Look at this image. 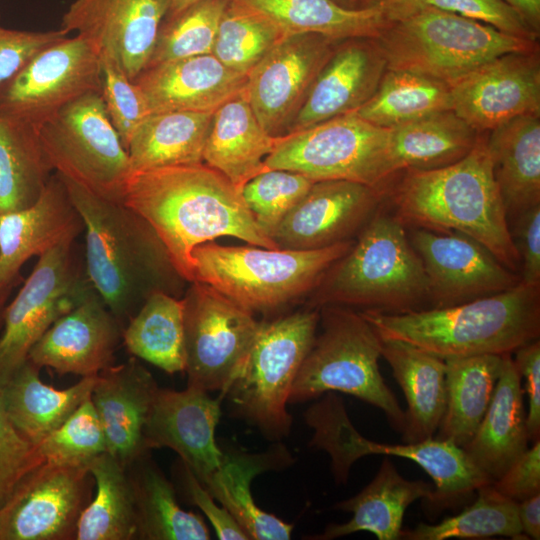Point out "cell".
I'll list each match as a JSON object with an SVG mask.
<instances>
[{"instance_id": "5bb4252c", "label": "cell", "mask_w": 540, "mask_h": 540, "mask_svg": "<svg viewBox=\"0 0 540 540\" xmlns=\"http://www.w3.org/2000/svg\"><path fill=\"white\" fill-rule=\"evenodd\" d=\"M65 240L38 257L32 272L3 311L0 336V386L28 360L35 343L93 288Z\"/></svg>"}, {"instance_id": "f5cc1de1", "label": "cell", "mask_w": 540, "mask_h": 540, "mask_svg": "<svg viewBox=\"0 0 540 540\" xmlns=\"http://www.w3.org/2000/svg\"><path fill=\"white\" fill-rule=\"evenodd\" d=\"M68 34L62 28L39 32L0 26V84L14 76L40 51Z\"/></svg>"}, {"instance_id": "3957f363", "label": "cell", "mask_w": 540, "mask_h": 540, "mask_svg": "<svg viewBox=\"0 0 540 540\" xmlns=\"http://www.w3.org/2000/svg\"><path fill=\"white\" fill-rule=\"evenodd\" d=\"M60 178L83 222L86 276L122 326L155 292L181 298L188 282L142 216Z\"/></svg>"}, {"instance_id": "94428289", "label": "cell", "mask_w": 540, "mask_h": 540, "mask_svg": "<svg viewBox=\"0 0 540 540\" xmlns=\"http://www.w3.org/2000/svg\"><path fill=\"white\" fill-rule=\"evenodd\" d=\"M514 7L537 32H540V0H504Z\"/></svg>"}, {"instance_id": "7dc6e473", "label": "cell", "mask_w": 540, "mask_h": 540, "mask_svg": "<svg viewBox=\"0 0 540 540\" xmlns=\"http://www.w3.org/2000/svg\"><path fill=\"white\" fill-rule=\"evenodd\" d=\"M37 447L44 462L68 466H88L95 457L107 452L91 395Z\"/></svg>"}, {"instance_id": "4fadbf2b", "label": "cell", "mask_w": 540, "mask_h": 540, "mask_svg": "<svg viewBox=\"0 0 540 540\" xmlns=\"http://www.w3.org/2000/svg\"><path fill=\"white\" fill-rule=\"evenodd\" d=\"M189 284L182 296L188 385L222 393L243 365L260 322L213 287Z\"/></svg>"}, {"instance_id": "b9f144b4", "label": "cell", "mask_w": 540, "mask_h": 540, "mask_svg": "<svg viewBox=\"0 0 540 540\" xmlns=\"http://www.w3.org/2000/svg\"><path fill=\"white\" fill-rule=\"evenodd\" d=\"M51 170L38 132L0 115V215L34 204Z\"/></svg>"}, {"instance_id": "ee69618b", "label": "cell", "mask_w": 540, "mask_h": 540, "mask_svg": "<svg viewBox=\"0 0 540 540\" xmlns=\"http://www.w3.org/2000/svg\"><path fill=\"white\" fill-rule=\"evenodd\" d=\"M475 501L457 515L438 524L420 522L411 530H402L401 539L445 540L474 539L492 536L525 538L517 510V502L500 494L491 484L476 492Z\"/></svg>"}, {"instance_id": "52a82bcc", "label": "cell", "mask_w": 540, "mask_h": 540, "mask_svg": "<svg viewBox=\"0 0 540 540\" xmlns=\"http://www.w3.org/2000/svg\"><path fill=\"white\" fill-rule=\"evenodd\" d=\"M375 41L386 70L410 71L446 84L500 55L539 50L537 41L429 5L389 22Z\"/></svg>"}, {"instance_id": "e0dca14e", "label": "cell", "mask_w": 540, "mask_h": 540, "mask_svg": "<svg viewBox=\"0 0 540 540\" xmlns=\"http://www.w3.org/2000/svg\"><path fill=\"white\" fill-rule=\"evenodd\" d=\"M340 42L312 33L287 35L250 70L245 94L267 133L274 137L287 135Z\"/></svg>"}, {"instance_id": "d6a6232c", "label": "cell", "mask_w": 540, "mask_h": 540, "mask_svg": "<svg viewBox=\"0 0 540 540\" xmlns=\"http://www.w3.org/2000/svg\"><path fill=\"white\" fill-rule=\"evenodd\" d=\"M381 357L390 365L406 399L403 441L433 438L446 406L445 360L409 343L384 339Z\"/></svg>"}, {"instance_id": "6da1fadb", "label": "cell", "mask_w": 540, "mask_h": 540, "mask_svg": "<svg viewBox=\"0 0 540 540\" xmlns=\"http://www.w3.org/2000/svg\"><path fill=\"white\" fill-rule=\"evenodd\" d=\"M122 203L153 227L188 283L194 281L192 251L200 244L231 236L277 248L256 223L241 191L207 164L132 172Z\"/></svg>"}, {"instance_id": "f546056e", "label": "cell", "mask_w": 540, "mask_h": 540, "mask_svg": "<svg viewBox=\"0 0 540 540\" xmlns=\"http://www.w3.org/2000/svg\"><path fill=\"white\" fill-rule=\"evenodd\" d=\"M433 486L423 480H408L401 476L391 460L385 457L372 479L358 494L336 503L333 508L352 513L341 524L331 523L324 531L309 539L330 540L359 531L374 534L378 540L401 539L406 509L416 500L426 502Z\"/></svg>"}, {"instance_id": "4dcf8cb0", "label": "cell", "mask_w": 540, "mask_h": 540, "mask_svg": "<svg viewBox=\"0 0 540 540\" xmlns=\"http://www.w3.org/2000/svg\"><path fill=\"white\" fill-rule=\"evenodd\" d=\"M279 139L261 126L244 90L213 113L203 161L241 191L250 179L269 170L264 160Z\"/></svg>"}, {"instance_id": "ffe728a7", "label": "cell", "mask_w": 540, "mask_h": 540, "mask_svg": "<svg viewBox=\"0 0 540 540\" xmlns=\"http://www.w3.org/2000/svg\"><path fill=\"white\" fill-rule=\"evenodd\" d=\"M165 15L162 0H76L61 28L77 32L134 81L148 65Z\"/></svg>"}, {"instance_id": "f35d334b", "label": "cell", "mask_w": 540, "mask_h": 540, "mask_svg": "<svg viewBox=\"0 0 540 540\" xmlns=\"http://www.w3.org/2000/svg\"><path fill=\"white\" fill-rule=\"evenodd\" d=\"M96 491L82 511L77 540L138 539L135 494L128 468L108 452L89 464Z\"/></svg>"}, {"instance_id": "83f0119b", "label": "cell", "mask_w": 540, "mask_h": 540, "mask_svg": "<svg viewBox=\"0 0 540 540\" xmlns=\"http://www.w3.org/2000/svg\"><path fill=\"white\" fill-rule=\"evenodd\" d=\"M293 462L281 443L257 454L226 450L221 466L202 485L231 514L249 539L288 540L294 525L258 507L250 487L258 474L280 470Z\"/></svg>"}, {"instance_id": "8fae6325", "label": "cell", "mask_w": 540, "mask_h": 540, "mask_svg": "<svg viewBox=\"0 0 540 540\" xmlns=\"http://www.w3.org/2000/svg\"><path fill=\"white\" fill-rule=\"evenodd\" d=\"M267 169L300 173L313 181L346 180L384 190L396 171L389 128L355 112L280 137L265 158Z\"/></svg>"}, {"instance_id": "d590c367", "label": "cell", "mask_w": 540, "mask_h": 540, "mask_svg": "<svg viewBox=\"0 0 540 540\" xmlns=\"http://www.w3.org/2000/svg\"><path fill=\"white\" fill-rule=\"evenodd\" d=\"M212 117L189 111L148 114L127 147L132 172L203 163Z\"/></svg>"}, {"instance_id": "4316f807", "label": "cell", "mask_w": 540, "mask_h": 540, "mask_svg": "<svg viewBox=\"0 0 540 540\" xmlns=\"http://www.w3.org/2000/svg\"><path fill=\"white\" fill-rule=\"evenodd\" d=\"M84 229L67 189L55 173L29 207L0 215V289L14 285L21 267Z\"/></svg>"}, {"instance_id": "7402d4cb", "label": "cell", "mask_w": 540, "mask_h": 540, "mask_svg": "<svg viewBox=\"0 0 540 540\" xmlns=\"http://www.w3.org/2000/svg\"><path fill=\"white\" fill-rule=\"evenodd\" d=\"M123 326L92 288L35 343L28 359L59 375L96 376L113 365Z\"/></svg>"}, {"instance_id": "7bdbcfd3", "label": "cell", "mask_w": 540, "mask_h": 540, "mask_svg": "<svg viewBox=\"0 0 540 540\" xmlns=\"http://www.w3.org/2000/svg\"><path fill=\"white\" fill-rule=\"evenodd\" d=\"M451 107L448 84L410 71L386 70L372 97L354 112L376 126L392 128Z\"/></svg>"}, {"instance_id": "9f6ffc18", "label": "cell", "mask_w": 540, "mask_h": 540, "mask_svg": "<svg viewBox=\"0 0 540 540\" xmlns=\"http://www.w3.org/2000/svg\"><path fill=\"white\" fill-rule=\"evenodd\" d=\"M503 496L520 502L540 493V441L533 442L526 451L492 482Z\"/></svg>"}, {"instance_id": "7a4b0ae2", "label": "cell", "mask_w": 540, "mask_h": 540, "mask_svg": "<svg viewBox=\"0 0 540 540\" xmlns=\"http://www.w3.org/2000/svg\"><path fill=\"white\" fill-rule=\"evenodd\" d=\"M486 137L487 132H482L471 152L452 165L399 171L385 186V200L405 226L463 233L519 274L520 258L493 175Z\"/></svg>"}, {"instance_id": "f907efd6", "label": "cell", "mask_w": 540, "mask_h": 540, "mask_svg": "<svg viewBox=\"0 0 540 540\" xmlns=\"http://www.w3.org/2000/svg\"><path fill=\"white\" fill-rule=\"evenodd\" d=\"M43 462L37 445L12 424L0 398V507L18 483Z\"/></svg>"}, {"instance_id": "f1b7e54d", "label": "cell", "mask_w": 540, "mask_h": 540, "mask_svg": "<svg viewBox=\"0 0 540 540\" xmlns=\"http://www.w3.org/2000/svg\"><path fill=\"white\" fill-rule=\"evenodd\" d=\"M523 389L512 354L503 355L489 407L463 450L493 482L528 448Z\"/></svg>"}, {"instance_id": "d6986e66", "label": "cell", "mask_w": 540, "mask_h": 540, "mask_svg": "<svg viewBox=\"0 0 540 540\" xmlns=\"http://www.w3.org/2000/svg\"><path fill=\"white\" fill-rule=\"evenodd\" d=\"M448 86L451 110L478 132L540 115L539 50L500 55Z\"/></svg>"}, {"instance_id": "f6af8a7d", "label": "cell", "mask_w": 540, "mask_h": 540, "mask_svg": "<svg viewBox=\"0 0 540 540\" xmlns=\"http://www.w3.org/2000/svg\"><path fill=\"white\" fill-rule=\"evenodd\" d=\"M285 36L264 13L243 0H228L212 54L227 67L247 76Z\"/></svg>"}, {"instance_id": "d4e9b609", "label": "cell", "mask_w": 540, "mask_h": 540, "mask_svg": "<svg viewBox=\"0 0 540 540\" xmlns=\"http://www.w3.org/2000/svg\"><path fill=\"white\" fill-rule=\"evenodd\" d=\"M385 71L386 62L375 39L341 41L317 76L287 135L356 111L375 93Z\"/></svg>"}, {"instance_id": "be15d7a7", "label": "cell", "mask_w": 540, "mask_h": 540, "mask_svg": "<svg viewBox=\"0 0 540 540\" xmlns=\"http://www.w3.org/2000/svg\"><path fill=\"white\" fill-rule=\"evenodd\" d=\"M13 285L0 289V318L3 319L4 304Z\"/></svg>"}, {"instance_id": "603a6c76", "label": "cell", "mask_w": 540, "mask_h": 540, "mask_svg": "<svg viewBox=\"0 0 540 540\" xmlns=\"http://www.w3.org/2000/svg\"><path fill=\"white\" fill-rule=\"evenodd\" d=\"M221 399L189 385L182 391L159 388L146 427L148 448L174 450L203 484L223 460L215 439Z\"/></svg>"}, {"instance_id": "bcb514c9", "label": "cell", "mask_w": 540, "mask_h": 540, "mask_svg": "<svg viewBox=\"0 0 540 540\" xmlns=\"http://www.w3.org/2000/svg\"><path fill=\"white\" fill-rule=\"evenodd\" d=\"M227 2L200 0L176 15L164 18L146 68L176 59L212 54Z\"/></svg>"}, {"instance_id": "ba28073f", "label": "cell", "mask_w": 540, "mask_h": 540, "mask_svg": "<svg viewBox=\"0 0 540 540\" xmlns=\"http://www.w3.org/2000/svg\"><path fill=\"white\" fill-rule=\"evenodd\" d=\"M319 310L322 330L299 368L289 403L343 392L381 409L392 428L403 433L405 411L379 370L382 339L359 311L342 306Z\"/></svg>"}, {"instance_id": "ab89813d", "label": "cell", "mask_w": 540, "mask_h": 540, "mask_svg": "<svg viewBox=\"0 0 540 540\" xmlns=\"http://www.w3.org/2000/svg\"><path fill=\"white\" fill-rule=\"evenodd\" d=\"M287 35L312 33L344 41L379 36L389 23L375 9H349L334 0H243Z\"/></svg>"}, {"instance_id": "74e56055", "label": "cell", "mask_w": 540, "mask_h": 540, "mask_svg": "<svg viewBox=\"0 0 540 540\" xmlns=\"http://www.w3.org/2000/svg\"><path fill=\"white\" fill-rule=\"evenodd\" d=\"M128 470L134 487L138 539H210L203 517L180 507L174 486L149 455Z\"/></svg>"}, {"instance_id": "9c48e42d", "label": "cell", "mask_w": 540, "mask_h": 540, "mask_svg": "<svg viewBox=\"0 0 540 540\" xmlns=\"http://www.w3.org/2000/svg\"><path fill=\"white\" fill-rule=\"evenodd\" d=\"M306 423L314 434L310 447L326 451L337 483H346L353 463L367 455L382 454L409 459L433 480L431 497L424 502L431 514L471 499L492 481L470 460L462 447L435 437L413 443L386 444L364 438L351 423L343 400L331 395L308 413Z\"/></svg>"}, {"instance_id": "836d02e7", "label": "cell", "mask_w": 540, "mask_h": 540, "mask_svg": "<svg viewBox=\"0 0 540 540\" xmlns=\"http://www.w3.org/2000/svg\"><path fill=\"white\" fill-rule=\"evenodd\" d=\"M29 359L0 386L4 409L16 429L38 445L91 395L96 376L82 377L66 389L43 383Z\"/></svg>"}, {"instance_id": "680465c9", "label": "cell", "mask_w": 540, "mask_h": 540, "mask_svg": "<svg viewBox=\"0 0 540 540\" xmlns=\"http://www.w3.org/2000/svg\"><path fill=\"white\" fill-rule=\"evenodd\" d=\"M424 6L426 0H360L359 4L360 9L377 10L388 22L406 19Z\"/></svg>"}, {"instance_id": "6f0895ef", "label": "cell", "mask_w": 540, "mask_h": 540, "mask_svg": "<svg viewBox=\"0 0 540 540\" xmlns=\"http://www.w3.org/2000/svg\"><path fill=\"white\" fill-rule=\"evenodd\" d=\"M515 367L525 380L528 396L526 426L529 441L535 442L540 436V341L533 340L515 351Z\"/></svg>"}, {"instance_id": "03108f58", "label": "cell", "mask_w": 540, "mask_h": 540, "mask_svg": "<svg viewBox=\"0 0 540 540\" xmlns=\"http://www.w3.org/2000/svg\"><path fill=\"white\" fill-rule=\"evenodd\" d=\"M1 17V16H0Z\"/></svg>"}, {"instance_id": "2e32d148", "label": "cell", "mask_w": 540, "mask_h": 540, "mask_svg": "<svg viewBox=\"0 0 540 540\" xmlns=\"http://www.w3.org/2000/svg\"><path fill=\"white\" fill-rule=\"evenodd\" d=\"M88 466L43 462L0 507V540L75 539L79 517L91 501Z\"/></svg>"}, {"instance_id": "e7e4bbea", "label": "cell", "mask_w": 540, "mask_h": 540, "mask_svg": "<svg viewBox=\"0 0 540 540\" xmlns=\"http://www.w3.org/2000/svg\"><path fill=\"white\" fill-rule=\"evenodd\" d=\"M339 5L349 9H360V0H334Z\"/></svg>"}, {"instance_id": "681fc988", "label": "cell", "mask_w": 540, "mask_h": 540, "mask_svg": "<svg viewBox=\"0 0 540 540\" xmlns=\"http://www.w3.org/2000/svg\"><path fill=\"white\" fill-rule=\"evenodd\" d=\"M102 97L108 117L127 149L140 122L150 114L139 86L112 61L100 57Z\"/></svg>"}, {"instance_id": "277c9868", "label": "cell", "mask_w": 540, "mask_h": 540, "mask_svg": "<svg viewBox=\"0 0 540 540\" xmlns=\"http://www.w3.org/2000/svg\"><path fill=\"white\" fill-rule=\"evenodd\" d=\"M384 340H399L442 359L512 354L539 339L540 286L515 287L469 302L405 313L359 311Z\"/></svg>"}, {"instance_id": "db71d44e", "label": "cell", "mask_w": 540, "mask_h": 540, "mask_svg": "<svg viewBox=\"0 0 540 540\" xmlns=\"http://www.w3.org/2000/svg\"><path fill=\"white\" fill-rule=\"evenodd\" d=\"M509 229L520 258L521 282L540 286V205L517 216Z\"/></svg>"}, {"instance_id": "5b68a950", "label": "cell", "mask_w": 540, "mask_h": 540, "mask_svg": "<svg viewBox=\"0 0 540 540\" xmlns=\"http://www.w3.org/2000/svg\"><path fill=\"white\" fill-rule=\"evenodd\" d=\"M383 205L351 248L324 272L310 293L309 308L405 313L429 304L427 277L405 225Z\"/></svg>"}, {"instance_id": "44dd1931", "label": "cell", "mask_w": 540, "mask_h": 540, "mask_svg": "<svg viewBox=\"0 0 540 540\" xmlns=\"http://www.w3.org/2000/svg\"><path fill=\"white\" fill-rule=\"evenodd\" d=\"M384 190L346 180L316 181L271 239L279 249L316 250L351 240L384 203Z\"/></svg>"}, {"instance_id": "6125c7cd", "label": "cell", "mask_w": 540, "mask_h": 540, "mask_svg": "<svg viewBox=\"0 0 540 540\" xmlns=\"http://www.w3.org/2000/svg\"><path fill=\"white\" fill-rule=\"evenodd\" d=\"M166 6L165 18L176 15L190 5L200 0H162Z\"/></svg>"}, {"instance_id": "30bf717a", "label": "cell", "mask_w": 540, "mask_h": 540, "mask_svg": "<svg viewBox=\"0 0 540 540\" xmlns=\"http://www.w3.org/2000/svg\"><path fill=\"white\" fill-rule=\"evenodd\" d=\"M319 320V309L309 308L260 322L243 365L221 393L233 414L269 440L280 441L290 433V392Z\"/></svg>"}, {"instance_id": "8d00e7d4", "label": "cell", "mask_w": 540, "mask_h": 540, "mask_svg": "<svg viewBox=\"0 0 540 540\" xmlns=\"http://www.w3.org/2000/svg\"><path fill=\"white\" fill-rule=\"evenodd\" d=\"M503 355L444 359L446 406L435 438L449 440L459 447L470 441L491 402Z\"/></svg>"}, {"instance_id": "484cf974", "label": "cell", "mask_w": 540, "mask_h": 540, "mask_svg": "<svg viewBox=\"0 0 540 540\" xmlns=\"http://www.w3.org/2000/svg\"><path fill=\"white\" fill-rule=\"evenodd\" d=\"M134 82L144 94L150 113H214L245 90L247 76L227 67L213 54H205L148 67Z\"/></svg>"}, {"instance_id": "1f68e13d", "label": "cell", "mask_w": 540, "mask_h": 540, "mask_svg": "<svg viewBox=\"0 0 540 540\" xmlns=\"http://www.w3.org/2000/svg\"><path fill=\"white\" fill-rule=\"evenodd\" d=\"M491 158L508 224L540 205V115H524L487 132Z\"/></svg>"}, {"instance_id": "816d5d0a", "label": "cell", "mask_w": 540, "mask_h": 540, "mask_svg": "<svg viewBox=\"0 0 540 540\" xmlns=\"http://www.w3.org/2000/svg\"><path fill=\"white\" fill-rule=\"evenodd\" d=\"M426 5L487 24L517 38L537 41L539 37L523 16L504 0H426Z\"/></svg>"}, {"instance_id": "c3c4849f", "label": "cell", "mask_w": 540, "mask_h": 540, "mask_svg": "<svg viewBox=\"0 0 540 540\" xmlns=\"http://www.w3.org/2000/svg\"><path fill=\"white\" fill-rule=\"evenodd\" d=\"M314 182L297 172L269 169L250 179L241 193L256 223L271 238Z\"/></svg>"}, {"instance_id": "cb8c5ba5", "label": "cell", "mask_w": 540, "mask_h": 540, "mask_svg": "<svg viewBox=\"0 0 540 540\" xmlns=\"http://www.w3.org/2000/svg\"><path fill=\"white\" fill-rule=\"evenodd\" d=\"M152 374L135 359L101 371L91 392L107 452L128 468L148 456L146 427L158 392Z\"/></svg>"}, {"instance_id": "9a60e30c", "label": "cell", "mask_w": 540, "mask_h": 540, "mask_svg": "<svg viewBox=\"0 0 540 540\" xmlns=\"http://www.w3.org/2000/svg\"><path fill=\"white\" fill-rule=\"evenodd\" d=\"M101 62L82 36L65 37L0 84V115L39 131L67 104L100 92Z\"/></svg>"}, {"instance_id": "7c38bea8", "label": "cell", "mask_w": 540, "mask_h": 540, "mask_svg": "<svg viewBox=\"0 0 540 540\" xmlns=\"http://www.w3.org/2000/svg\"><path fill=\"white\" fill-rule=\"evenodd\" d=\"M52 170L105 199L121 202L132 173L127 149L100 92L67 104L38 131Z\"/></svg>"}, {"instance_id": "91938a15", "label": "cell", "mask_w": 540, "mask_h": 540, "mask_svg": "<svg viewBox=\"0 0 540 540\" xmlns=\"http://www.w3.org/2000/svg\"><path fill=\"white\" fill-rule=\"evenodd\" d=\"M518 517L523 534L540 539V493L517 502Z\"/></svg>"}, {"instance_id": "11a10c76", "label": "cell", "mask_w": 540, "mask_h": 540, "mask_svg": "<svg viewBox=\"0 0 540 540\" xmlns=\"http://www.w3.org/2000/svg\"><path fill=\"white\" fill-rule=\"evenodd\" d=\"M179 476L186 498L206 515L218 539L249 540L231 514L223 506L220 507L215 503L213 496L182 462Z\"/></svg>"}, {"instance_id": "8992f818", "label": "cell", "mask_w": 540, "mask_h": 540, "mask_svg": "<svg viewBox=\"0 0 540 540\" xmlns=\"http://www.w3.org/2000/svg\"><path fill=\"white\" fill-rule=\"evenodd\" d=\"M353 243L351 239L316 250H289L206 242L192 251L194 281L253 314L271 313L310 294Z\"/></svg>"}, {"instance_id": "60d3db41", "label": "cell", "mask_w": 540, "mask_h": 540, "mask_svg": "<svg viewBox=\"0 0 540 540\" xmlns=\"http://www.w3.org/2000/svg\"><path fill=\"white\" fill-rule=\"evenodd\" d=\"M122 338L132 355L169 374L185 371L182 297L150 295L128 320Z\"/></svg>"}, {"instance_id": "e575fe53", "label": "cell", "mask_w": 540, "mask_h": 540, "mask_svg": "<svg viewBox=\"0 0 540 540\" xmlns=\"http://www.w3.org/2000/svg\"><path fill=\"white\" fill-rule=\"evenodd\" d=\"M481 133L452 110L430 113L389 128L394 167L399 172L452 165L471 152Z\"/></svg>"}, {"instance_id": "ac0fdd59", "label": "cell", "mask_w": 540, "mask_h": 540, "mask_svg": "<svg viewBox=\"0 0 540 540\" xmlns=\"http://www.w3.org/2000/svg\"><path fill=\"white\" fill-rule=\"evenodd\" d=\"M409 240L427 277L429 308L469 302L521 282L518 273L463 233L412 228Z\"/></svg>"}]
</instances>
